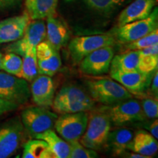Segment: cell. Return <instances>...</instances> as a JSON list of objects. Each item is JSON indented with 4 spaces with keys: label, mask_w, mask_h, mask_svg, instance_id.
<instances>
[{
    "label": "cell",
    "mask_w": 158,
    "mask_h": 158,
    "mask_svg": "<svg viewBox=\"0 0 158 158\" xmlns=\"http://www.w3.org/2000/svg\"><path fill=\"white\" fill-rule=\"evenodd\" d=\"M111 122L108 114L99 109L89 116L86 131L80 138V143L85 147L100 150L106 145L111 128Z\"/></svg>",
    "instance_id": "obj_1"
},
{
    "label": "cell",
    "mask_w": 158,
    "mask_h": 158,
    "mask_svg": "<svg viewBox=\"0 0 158 158\" xmlns=\"http://www.w3.org/2000/svg\"><path fill=\"white\" fill-rule=\"evenodd\" d=\"M91 98L94 102L106 106L115 104L133 98L129 91L119 83L108 78L97 79L86 81Z\"/></svg>",
    "instance_id": "obj_2"
},
{
    "label": "cell",
    "mask_w": 158,
    "mask_h": 158,
    "mask_svg": "<svg viewBox=\"0 0 158 158\" xmlns=\"http://www.w3.org/2000/svg\"><path fill=\"white\" fill-rule=\"evenodd\" d=\"M27 133L19 116L0 124V158L14 155L26 142Z\"/></svg>",
    "instance_id": "obj_3"
},
{
    "label": "cell",
    "mask_w": 158,
    "mask_h": 158,
    "mask_svg": "<svg viewBox=\"0 0 158 158\" xmlns=\"http://www.w3.org/2000/svg\"><path fill=\"white\" fill-rule=\"evenodd\" d=\"M158 29V9L154 7L147 19L116 27L110 32L118 43H127L141 38Z\"/></svg>",
    "instance_id": "obj_4"
},
{
    "label": "cell",
    "mask_w": 158,
    "mask_h": 158,
    "mask_svg": "<svg viewBox=\"0 0 158 158\" xmlns=\"http://www.w3.org/2000/svg\"><path fill=\"white\" fill-rule=\"evenodd\" d=\"M101 108L108 114L111 124L116 126L142 122L147 118L141 103L133 98Z\"/></svg>",
    "instance_id": "obj_5"
},
{
    "label": "cell",
    "mask_w": 158,
    "mask_h": 158,
    "mask_svg": "<svg viewBox=\"0 0 158 158\" xmlns=\"http://www.w3.org/2000/svg\"><path fill=\"white\" fill-rule=\"evenodd\" d=\"M115 39L111 34L76 37L69 43L68 48L73 62L78 64L92 51L106 46H113Z\"/></svg>",
    "instance_id": "obj_6"
},
{
    "label": "cell",
    "mask_w": 158,
    "mask_h": 158,
    "mask_svg": "<svg viewBox=\"0 0 158 158\" xmlns=\"http://www.w3.org/2000/svg\"><path fill=\"white\" fill-rule=\"evenodd\" d=\"M57 117L56 113L38 106L26 108L21 114L23 127L32 137L36 134L52 129Z\"/></svg>",
    "instance_id": "obj_7"
},
{
    "label": "cell",
    "mask_w": 158,
    "mask_h": 158,
    "mask_svg": "<svg viewBox=\"0 0 158 158\" xmlns=\"http://www.w3.org/2000/svg\"><path fill=\"white\" fill-rule=\"evenodd\" d=\"M89 120L86 111L61 114L54 124L56 132L68 143L79 141L86 131Z\"/></svg>",
    "instance_id": "obj_8"
},
{
    "label": "cell",
    "mask_w": 158,
    "mask_h": 158,
    "mask_svg": "<svg viewBox=\"0 0 158 158\" xmlns=\"http://www.w3.org/2000/svg\"><path fill=\"white\" fill-rule=\"evenodd\" d=\"M46 39V25L43 19L29 21L21 38L5 48L7 52H13L23 56L29 49L36 48L40 43Z\"/></svg>",
    "instance_id": "obj_9"
},
{
    "label": "cell",
    "mask_w": 158,
    "mask_h": 158,
    "mask_svg": "<svg viewBox=\"0 0 158 158\" xmlns=\"http://www.w3.org/2000/svg\"><path fill=\"white\" fill-rule=\"evenodd\" d=\"M30 97V87L27 81L0 72V98L21 106L27 103Z\"/></svg>",
    "instance_id": "obj_10"
},
{
    "label": "cell",
    "mask_w": 158,
    "mask_h": 158,
    "mask_svg": "<svg viewBox=\"0 0 158 158\" xmlns=\"http://www.w3.org/2000/svg\"><path fill=\"white\" fill-rule=\"evenodd\" d=\"M114 56V48L111 45L97 49L81 61L80 70L89 76H98L107 73Z\"/></svg>",
    "instance_id": "obj_11"
},
{
    "label": "cell",
    "mask_w": 158,
    "mask_h": 158,
    "mask_svg": "<svg viewBox=\"0 0 158 158\" xmlns=\"http://www.w3.org/2000/svg\"><path fill=\"white\" fill-rule=\"evenodd\" d=\"M155 72L143 73L138 70L110 72V77L119 83L132 94H141L149 88Z\"/></svg>",
    "instance_id": "obj_12"
},
{
    "label": "cell",
    "mask_w": 158,
    "mask_h": 158,
    "mask_svg": "<svg viewBox=\"0 0 158 158\" xmlns=\"http://www.w3.org/2000/svg\"><path fill=\"white\" fill-rule=\"evenodd\" d=\"M36 55L39 74L51 77L60 69L62 60L59 51L46 39L36 46Z\"/></svg>",
    "instance_id": "obj_13"
},
{
    "label": "cell",
    "mask_w": 158,
    "mask_h": 158,
    "mask_svg": "<svg viewBox=\"0 0 158 158\" xmlns=\"http://www.w3.org/2000/svg\"><path fill=\"white\" fill-rule=\"evenodd\" d=\"M31 96L37 106L48 108L54 100L55 86L51 76L39 74L31 81Z\"/></svg>",
    "instance_id": "obj_14"
},
{
    "label": "cell",
    "mask_w": 158,
    "mask_h": 158,
    "mask_svg": "<svg viewBox=\"0 0 158 158\" xmlns=\"http://www.w3.org/2000/svg\"><path fill=\"white\" fill-rule=\"evenodd\" d=\"M30 20L24 12L22 15L0 21V43L14 42L21 38Z\"/></svg>",
    "instance_id": "obj_15"
},
{
    "label": "cell",
    "mask_w": 158,
    "mask_h": 158,
    "mask_svg": "<svg viewBox=\"0 0 158 158\" xmlns=\"http://www.w3.org/2000/svg\"><path fill=\"white\" fill-rule=\"evenodd\" d=\"M157 0H135L121 12L117 19V27L135 21L145 19L151 14Z\"/></svg>",
    "instance_id": "obj_16"
},
{
    "label": "cell",
    "mask_w": 158,
    "mask_h": 158,
    "mask_svg": "<svg viewBox=\"0 0 158 158\" xmlns=\"http://www.w3.org/2000/svg\"><path fill=\"white\" fill-rule=\"evenodd\" d=\"M46 22V40L59 51L68 43L70 31L66 23L55 16V14L48 15Z\"/></svg>",
    "instance_id": "obj_17"
},
{
    "label": "cell",
    "mask_w": 158,
    "mask_h": 158,
    "mask_svg": "<svg viewBox=\"0 0 158 158\" xmlns=\"http://www.w3.org/2000/svg\"><path fill=\"white\" fill-rule=\"evenodd\" d=\"M133 135V130L127 128H118L112 130L108 134L105 147L114 156L120 157L126 151L130 150Z\"/></svg>",
    "instance_id": "obj_18"
},
{
    "label": "cell",
    "mask_w": 158,
    "mask_h": 158,
    "mask_svg": "<svg viewBox=\"0 0 158 158\" xmlns=\"http://www.w3.org/2000/svg\"><path fill=\"white\" fill-rule=\"evenodd\" d=\"M157 149V139L150 133L141 130L134 134L130 144V151L151 158L156 155Z\"/></svg>",
    "instance_id": "obj_19"
},
{
    "label": "cell",
    "mask_w": 158,
    "mask_h": 158,
    "mask_svg": "<svg viewBox=\"0 0 158 158\" xmlns=\"http://www.w3.org/2000/svg\"><path fill=\"white\" fill-rule=\"evenodd\" d=\"M58 0H25V7L31 20L44 19L56 14Z\"/></svg>",
    "instance_id": "obj_20"
},
{
    "label": "cell",
    "mask_w": 158,
    "mask_h": 158,
    "mask_svg": "<svg viewBox=\"0 0 158 158\" xmlns=\"http://www.w3.org/2000/svg\"><path fill=\"white\" fill-rule=\"evenodd\" d=\"M33 138L42 139L46 142L56 158H69L70 144L63 138L59 137L52 129L36 134Z\"/></svg>",
    "instance_id": "obj_21"
},
{
    "label": "cell",
    "mask_w": 158,
    "mask_h": 158,
    "mask_svg": "<svg viewBox=\"0 0 158 158\" xmlns=\"http://www.w3.org/2000/svg\"><path fill=\"white\" fill-rule=\"evenodd\" d=\"M139 50L127 51L123 54L114 56L110 62V72L131 71L138 70Z\"/></svg>",
    "instance_id": "obj_22"
},
{
    "label": "cell",
    "mask_w": 158,
    "mask_h": 158,
    "mask_svg": "<svg viewBox=\"0 0 158 158\" xmlns=\"http://www.w3.org/2000/svg\"><path fill=\"white\" fill-rule=\"evenodd\" d=\"M23 158H56L48 143L42 139L29 140L23 143Z\"/></svg>",
    "instance_id": "obj_23"
},
{
    "label": "cell",
    "mask_w": 158,
    "mask_h": 158,
    "mask_svg": "<svg viewBox=\"0 0 158 158\" xmlns=\"http://www.w3.org/2000/svg\"><path fill=\"white\" fill-rule=\"evenodd\" d=\"M22 57V68L19 78L31 82L39 75L36 48L29 49Z\"/></svg>",
    "instance_id": "obj_24"
},
{
    "label": "cell",
    "mask_w": 158,
    "mask_h": 158,
    "mask_svg": "<svg viewBox=\"0 0 158 158\" xmlns=\"http://www.w3.org/2000/svg\"><path fill=\"white\" fill-rule=\"evenodd\" d=\"M68 101H94L82 89L75 86H65L59 90L58 94L54 97L53 102Z\"/></svg>",
    "instance_id": "obj_25"
},
{
    "label": "cell",
    "mask_w": 158,
    "mask_h": 158,
    "mask_svg": "<svg viewBox=\"0 0 158 158\" xmlns=\"http://www.w3.org/2000/svg\"><path fill=\"white\" fill-rule=\"evenodd\" d=\"M53 109L56 114H70L81 111H88L93 109L94 101H68L53 102Z\"/></svg>",
    "instance_id": "obj_26"
},
{
    "label": "cell",
    "mask_w": 158,
    "mask_h": 158,
    "mask_svg": "<svg viewBox=\"0 0 158 158\" xmlns=\"http://www.w3.org/2000/svg\"><path fill=\"white\" fill-rule=\"evenodd\" d=\"M22 68V58L19 54L7 52L2 56L1 70L7 73L19 77Z\"/></svg>",
    "instance_id": "obj_27"
},
{
    "label": "cell",
    "mask_w": 158,
    "mask_h": 158,
    "mask_svg": "<svg viewBox=\"0 0 158 158\" xmlns=\"http://www.w3.org/2000/svg\"><path fill=\"white\" fill-rule=\"evenodd\" d=\"M157 43H158V29L141 38L127 43H124L123 50L125 51L141 50Z\"/></svg>",
    "instance_id": "obj_28"
},
{
    "label": "cell",
    "mask_w": 158,
    "mask_h": 158,
    "mask_svg": "<svg viewBox=\"0 0 158 158\" xmlns=\"http://www.w3.org/2000/svg\"><path fill=\"white\" fill-rule=\"evenodd\" d=\"M158 68V54H144L139 52L138 70L143 73H152Z\"/></svg>",
    "instance_id": "obj_29"
},
{
    "label": "cell",
    "mask_w": 158,
    "mask_h": 158,
    "mask_svg": "<svg viewBox=\"0 0 158 158\" xmlns=\"http://www.w3.org/2000/svg\"><path fill=\"white\" fill-rule=\"evenodd\" d=\"M70 144L69 158H96L98 157L95 150L85 147L79 141H74Z\"/></svg>",
    "instance_id": "obj_30"
},
{
    "label": "cell",
    "mask_w": 158,
    "mask_h": 158,
    "mask_svg": "<svg viewBox=\"0 0 158 158\" xmlns=\"http://www.w3.org/2000/svg\"><path fill=\"white\" fill-rule=\"evenodd\" d=\"M84 1L90 9L105 15L111 14L116 7L113 0H84Z\"/></svg>",
    "instance_id": "obj_31"
},
{
    "label": "cell",
    "mask_w": 158,
    "mask_h": 158,
    "mask_svg": "<svg viewBox=\"0 0 158 158\" xmlns=\"http://www.w3.org/2000/svg\"><path fill=\"white\" fill-rule=\"evenodd\" d=\"M141 107L146 118L155 119L158 116L157 99L146 98L141 101Z\"/></svg>",
    "instance_id": "obj_32"
},
{
    "label": "cell",
    "mask_w": 158,
    "mask_h": 158,
    "mask_svg": "<svg viewBox=\"0 0 158 158\" xmlns=\"http://www.w3.org/2000/svg\"><path fill=\"white\" fill-rule=\"evenodd\" d=\"M19 105L0 98V116L15 110L19 108Z\"/></svg>",
    "instance_id": "obj_33"
},
{
    "label": "cell",
    "mask_w": 158,
    "mask_h": 158,
    "mask_svg": "<svg viewBox=\"0 0 158 158\" xmlns=\"http://www.w3.org/2000/svg\"><path fill=\"white\" fill-rule=\"evenodd\" d=\"M21 2V0H0V12L14 8Z\"/></svg>",
    "instance_id": "obj_34"
},
{
    "label": "cell",
    "mask_w": 158,
    "mask_h": 158,
    "mask_svg": "<svg viewBox=\"0 0 158 158\" xmlns=\"http://www.w3.org/2000/svg\"><path fill=\"white\" fill-rule=\"evenodd\" d=\"M151 81L152 83L150 84L151 85V92L156 98H157L158 96V72L157 70H155V73H154L152 78Z\"/></svg>",
    "instance_id": "obj_35"
},
{
    "label": "cell",
    "mask_w": 158,
    "mask_h": 158,
    "mask_svg": "<svg viewBox=\"0 0 158 158\" xmlns=\"http://www.w3.org/2000/svg\"><path fill=\"white\" fill-rule=\"evenodd\" d=\"M147 130H149V133L155 137L156 139L158 138V121L157 118H155L152 122H151L148 127L146 126Z\"/></svg>",
    "instance_id": "obj_36"
},
{
    "label": "cell",
    "mask_w": 158,
    "mask_h": 158,
    "mask_svg": "<svg viewBox=\"0 0 158 158\" xmlns=\"http://www.w3.org/2000/svg\"><path fill=\"white\" fill-rule=\"evenodd\" d=\"M122 157H129V158H149L147 156L140 155V154L136 153V152H128L127 151H126L125 152H124L122 155L120 156Z\"/></svg>",
    "instance_id": "obj_37"
},
{
    "label": "cell",
    "mask_w": 158,
    "mask_h": 158,
    "mask_svg": "<svg viewBox=\"0 0 158 158\" xmlns=\"http://www.w3.org/2000/svg\"><path fill=\"white\" fill-rule=\"evenodd\" d=\"M124 1H125V0H113L114 3L115 4L116 6L122 5V4L124 2Z\"/></svg>",
    "instance_id": "obj_38"
},
{
    "label": "cell",
    "mask_w": 158,
    "mask_h": 158,
    "mask_svg": "<svg viewBox=\"0 0 158 158\" xmlns=\"http://www.w3.org/2000/svg\"><path fill=\"white\" fill-rule=\"evenodd\" d=\"M2 54L1 51H0V70H1V66H2Z\"/></svg>",
    "instance_id": "obj_39"
}]
</instances>
